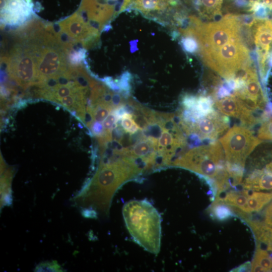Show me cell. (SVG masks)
Returning a JSON list of instances; mask_svg holds the SVG:
<instances>
[{
  "label": "cell",
  "instance_id": "1",
  "mask_svg": "<svg viewBox=\"0 0 272 272\" xmlns=\"http://www.w3.org/2000/svg\"><path fill=\"white\" fill-rule=\"evenodd\" d=\"M142 170L132 158L113 156L110 160L100 163L85 192L87 201L96 209V213L97 211L108 214L111 199L117 190L124 183L135 178Z\"/></svg>",
  "mask_w": 272,
  "mask_h": 272
},
{
  "label": "cell",
  "instance_id": "2",
  "mask_svg": "<svg viewBox=\"0 0 272 272\" xmlns=\"http://www.w3.org/2000/svg\"><path fill=\"white\" fill-rule=\"evenodd\" d=\"M171 166L189 170L208 178L217 195L231 183L225 153L219 141H211L189 150L174 160Z\"/></svg>",
  "mask_w": 272,
  "mask_h": 272
},
{
  "label": "cell",
  "instance_id": "3",
  "mask_svg": "<svg viewBox=\"0 0 272 272\" xmlns=\"http://www.w3.org/2000/svg\"><path fill=\"white\" fill-rule=\"evenodd\" d=\"M130 234L145 250L157 254L160 249L161 217L153 206L145 200H132L122 210Z\"/></svg>",
  "mask_w": 272,
  "mask_h": 272
},
{
  "label": "cell",
  "instance_id": "4",
  "mask_svg": "<svg viewBox=\"0 0 272 272\" xmlns=\"http://www.w3.org/2000/svg\"><path fill=\"white\" fill-rule=\"evenodd\" d=\"M233 185L242 183L245 162L262 141L243 125H234L219 139Z\"/></svg>",
  "mask_w": 272,
  "mask_h": 272
},
{
  "label": "cell",
  "instance_id": "5",
  "mask_svg": "<svg viewBox=\"0 0 272 272\" xmlns=\"http://www.w3.org/2000/svg\"><path fill=\"white\" fill-rule=\"evenodd\" d=\"M251 63L249 50L238 36L220 48L206 64L228 80L235 79Z\"/></svg>",
  "mask_w": 272,
  "mask_h": 272
},
{
  "label": "cell",
  "instance_id": "6",
  "mask_svg": "<svg viewBox=\"0 0 272 272\" xmlns=\"http://www.w3.org/2000/svg\"><path fill=\"white\" fill-rule=\"evenodd\" d=\"M185 132L190 137L191 141H216L228 130L229 118L215 109L197 118L187 122H180Z\"/></svg>",
  "mask_w": 272,
  "mask_h": 272
},
{
  "label": "cell",
  "instance_id": "7",
  "mask_svg": "<svg viewBox=\"0 0 272 272\" xmlns=\"http://www.w3.org/2000/svg\"><path fill=\"white\" fill-rule=\"evenodd\" d=\"M26 48L17 47L12 52L9 60L11 76L23 87L37 83V56L31 44Z\"/></svg>",
  "mask_w": 272,
  "mask_h": 272
},
{
  "label": "cell",
  "instance_id": "8",
  "mask_svg": "<svg viewBox=\"0 0 272 272\" xmlns=\"http://www.w3.org/2000/svg\"><path fill=\"white\" fill-rule=\"evenodd\" d=\"M214 106L223 114L239 120L242 125L248 128L252 127L261 121L260 117L232 94L215 99Z\"/></svg>",
  "mask_w": 272,
  "mask_h": 272
},
{
  "label": "cell",
  "instance_id": "9",
  "mask_svg": "<svg viewBox=\"0 0 272 272\" xmlns=\"http://www.w3.org/2000/svg\"><path fill=\"white\" fill-rule=\"evenodd\" d=\"M33 8L32 0H2L1 21L7 25L21 24L30 18Z\"/></svg>",
  "mask_w": 272,
  "mask_h": 272
},
{
  "label": "cell",
  "instance_id": "10",
  "mask_svg": "<svg viewBox=\"0 0 272 272\" xmlns=\"http://www.w3.org/2000/svg\"><path fill=\"white\" fill-rule=\"evenodd\" d=\"M258 60L266 61L272 46V28L268 19H257L253 29Z\"/></svg>",
  "mask_w": 272,
  "mask_h": 272
},
{
  "label": "cell",
  "instance_id": "11",
  "mask_svg": "<svg viewBox=\"0 0 272 272\" xmlns=\"http://www.w3.org/2000/svg\"><path fill=\"white\" fill-rule=\"evenodd\" d=\"M244 189L248 191L272 190V161L261 169H255L242 182Z\"/></svg>",
  "mask_w": 272,
  "mask_h": 272
},
{
  "label": "cell",
  "instance_id": "12",
  "mask_svg": "<svg viewBox=\"0 0 272 272\" xmlns=\"http://www.w3.org/2000/svg\"><path fill=\"white\" fill-rule=\"evenodd\" d=\"M64 31L78 40L95 37L98 30L85 23L79 15L75 14L62 23Z\"/></svg>",
  "mask_w": 272,
  "mask_h": 272
},
{
  "label": "cell",
  "instance_id": "13",
  "mask_svg": "<svg viewBox=\"0 0 272 272\" xmlns=\"http://www.w3.org/2000/svg\"><path fill=\"white\" fill-rule=\"evenodd\" d=\"M177 0H132L129 7L152 17V14L162 13L169 5L175 6Z\"/></svg>",
  "mask_w": 272,
  "mask_h": 272
},
{
  "label": "cell",
  "instance_id": "14",
  "mask_svg": "<svg viewBox=\"0 0 272 272\" xmlns=\"http://www.w3.org/2000/svg\"><path fill=\"white\" fill-rule=\"evenodd\" d=\"M246 221L250 226L257 241L265 245L267 250L272 252V226L264 222L248 219H246Z\"/></svg>",
  "mask_w": 272,
  "mask_h": 272
},
{
  "label": "cell",
  "instance_id": "15",
  "mask_svg": "<svg viewBox=\"0 0 272 272\" xmlns=\"http://www.w3.org/2000/svg\"><path fill=\"white\" fill-rule=\"evenodd\" d=\"M272 200V191H253L249 194L246 203L241 212L251 213L260 211Z\"/></svg>",
  "mask_w": 272,
  "mask_h": 272
},
{
  "label": "cell",
  "instance_id": "16",
  "mask_svg": "<svg viewBox=\"0 0 272 272\" xmlns=\"http://www.w3.org/2000/svg\"><path fill=\"white\" fill-rule=\"evenodd\" d=\"M195 8L202 16L215 18L221 14L223 0H191Z\"/></svg>",
  "mask_w": 272,
  "mask_h": 272
},
{
  "label": "cell",
  "instance_id": "17",
  "mask_svg": "<svg viewBox=\"0 0 272 272\" xmlns=\"http://www.w3.org/2000/svg\"><path fill=\"white\" fill-rule=\"evenodd\" d=\"M251 264V271H272V259L267 251L261 249L259 244Z\"/></svg>",
  "mask_w": 272,
  "mask_h": 272
},
{
  "label": "cell",
  "instance_id": "18",
  "mask_svg": "<svg viewBox=\"0 0 272 272\" xmlns=\"http://www.w3.org/2000/svg\"><path fill=\"white\" fill-rule=\"evenodd\" d=\"M249 195V191L243 189L240 191H230L223 198H220L226 204L234 207L241 212L246 203Z\"/></svg>",
  "mask_w": 272,
  "mask_h": 272
},
{
  "label": "cell",
  "instance_id": "19",
  "mask_svg": "<svg viewBox=\"0 0 272 272\" xmlns=\"http://www.w3.org/2000/svg\"><path fill=\"white\" fill-rule=\"evenodd\" d=\"M209 210L213 217L220 221L226 220L234 216L232 209L218 197L213 202Z\"/></svg>",
  "mask_w": 272,
  "mask_h": 272
},
{
  "label": "cell",
  "instance_id": "20",
  "mask_svg": "<svg viewBox=\"0 0 272 272\" xmlns=\"http://www.w3.org/2000/svg\"><path fill=\"white\" fill-rule=\"evenodd\" d=\"M257 138L262 141H272V113L261 121L258 129Z\"/></svg>",
  "mask_w": 272,
  "mask_h": 272
},
{
  "label": "cell",
  "instance_id": "21",
  "mask_svg": "<svg viewBox=\"0 0 272 272\" xmlns=\"http://www.w3.org/2000/svg\"><path fill=\"white\" fill-rule=\"evenodd\" d=\"M180 43L183 50L189 53H195L199 48L198 41L191 35H185L181 39Z\"/></svg>",
  "mask_w": 272,
  "mask_h": 272
},
{
  "label": "cell",
  "instance_id": "22",
  "mask_svg": "<svg viewBox=\"0 0 272 272\" xmlns=\"http://www.w3.org/2000/svg\"><path fill=\"white\" fill-rule=\"evenodd\" d=\"M131 79V74L127 71L124 72L118 81V85L126 95L130 92L131 86L130 82Z\"/></svg>",
  "mask_w": 272,
  "mask_h": 272
},
{
  "label": "cell",
  "instance_id": "23",
  "mask_svg": "<svg viewBox=\"0 0 272 272\" xmlns=\"http://www.w3.org/2000/svg\"><path fill=\"white\" fill-rule=\"evenodd\" d=\"M35 271H62L56 261H47L40 263L35 268Z\"/></svg>",
  "mask_w": 272,
  "mask_h": 272
},
{
  "label": "cell",
  "instance_id": "24",
  "mask_svg": "<svg viewBox=\"0 0 272 272\" xmlns=\"http://www.w3.org/2000/svg\"><path fill=\"white\" fill-rule=\"evenodd\" d=\"M264 221L266 224L272 226V200L265 208L264 212Z\"/></svg>",
  "mask_w": 272,
  "mask_h": 272
},
{
  "label": "cell",
  "instance_id": "25",
  "mask_svg": "<svg viewBox=\"0 0 272 272\" xmlns=\"http://www.w3.org/2000/svg\"><path fill=\"white\" fill-rule=\"evenodd\" d=\"M251 264L249 262H246L238 267L231 270V271H251Z\"/></svg>",
  "mask_w": 272,
  "mask_h": 272
},
{
  "label": "cell",
  "instance_id": "26",
  "mask_svg": "<svg viewBox=\"0 0 272 272\" xmlns=\"http://www.w3.org/2000/svg\"><path fill=\"white\" fill-rule=\"evenodd\" d=\"M256 1L265 6L269 11L272 10V0H256Z\"/></svg>",
  "mask_w": 272,
  "mask_h": 272
}]
</instances>
